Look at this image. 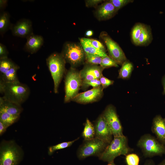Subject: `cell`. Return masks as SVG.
<instances>
[{"instance_id":"60d3db41","label":"cell","mask_w":165,"mask_h":165,"mask_svg":"<svg viewBox=\"0 0 165 165\" xmlns=\"http://www.w3.org/2000/svg\"><path fill=\"white\" fill-rule=\"evenodd\" d=\"M144 165H155V164L152 161H148L146 162Z\"/></svg>"},{"instance_id":"ba28073f","label":"cell","mask_w":165,"mask_h":165,"mask_svg":"<svg viewBox=\"0 0 165 165\" xmlns=\"http://www.w3.org/2000/svg\"><path fill=\"white\" fill-rule=\"evenodd\" d=\"M108 144L96 137L84 140L77 152V156L82 159L91 156H99Z\"/></svg>"},{"instance_id":"f35d334b","label":"cell","mask_w":165,"mask_h":165,"mask_svg":"<svg viewBox=\"0 0 165 165\" xmlns=\"http://www.w3.org/2000/svg\"><path fill=\"white\" fill-rule=\"evenodd\" d=\"M94 32L92 30H88L85 33V35L87 37H90L93 35Z\"/></svg>"},{"instance_id":"7c38bea8","label":"cell","mask_w":165,"mask_h":165,"mask_svg":"<svg viewBox=\"0 0 165 165\" xmlns=\"http://www.w3.org/2000/svg\"><path fill=\"white\" fill-rule=\"evenodd\" d=\"M103 90L101 86L98 87L93 88L84 92L78 94L72 101L82 104L97 101L102 96Z\"/></svg>"},{"instance_id":"6da1fadb","label":"cell","mask_w":165,"mask_h":165,"mask_svg":"<svg viewBox=\"0 0 165 165\" xmlns=\"http://www.w3.org/2000/svg\"><path fill=\"white\" fill-rule=\"evenodd\" d=\"M0 92L6 100L21 105L28 98L30 91L27 86L20 82L5 83L0 81Z\"/></svg>"},{"instance_id":"3957f363","label":"cell","mask_w":165,"mask_h":165,"mask_svg":"<svg viewBox=\"0 0 165 165\" xmlns=\"http://www.w3.org/2000/svg\"><path fill=\"white\" fill-rule=\"evenodd\" d=\"M130 151L127 139L123 135L114 137L98 157L100 159L109 163L114 161V159L119 156H126Z\"/></svg>"},{"instance_id":"f1b7e54d","label":"cell","mask_w":165,"mask_h":165,"mask_svg":"<svg viewBox=\"0 0 165 165\" xmlns=\"http://www.w3.org/2000/svg\"><path fill=\"white\" fill-rule=\"evenodd\" d=\"M102 57L97 55L86 54L85 61L86 64L100 65L101 62Z\"/></svg>"},{"instance_id":"4316f807","label":"cell","mask_w":165,"mask_h":165,"mask_svg":"<svg viewBox=\"0 0 165 165\" xmlns=\"http://www.w3.org/2000/svg\"><path fill=\"white\" fill-rule=\"evenodd\" d=\"M78 138L71 141L63 142L49 147L48 152V154L51 155L56 151L64 149L71 146Z\"/></svg>"},{"instance_id":"ee69618b","label":"cell","mask_w":165,"mask_h":165,"mask_svg":"<svg viewBox=\"0 0 165 165\" xmlns=\"http://www.w3.org/2000/svg\"><path fill=\"white\" fill-rule=\"evenodd\" d=\"M164 160L165 161V159Z\"/></svg>"},{"instance_id":"5b68a950","label":"cell","mask_w":165,"mask_h":165,"mask_svg":"<svg viewBox=\"0 0 165 165\" xmlns=\"http://www.w3.org/2000/svg\"><path fill=\"white\" fill-rule=\"evenodd\" d=\"M82 84L79 72L71 67L67 72L65 78V103L72 100L79 94Z\"/></svg>"},{"instance_id":"30bf717a","label":"cell","mask_w":165,"mask_h":165,"mask_svg":"<svg viewBox=\"0 0 165 165\" xmlns=\"http://www.w3.org/2000/svg\"><path fill=\"white\" fill-rule=\"evenodd\" d=\"M102 116L108 124L114 137L123 135L122 126L115 108L109 105L105 109Z\"/></svg>"},{"instance_id":"7a4b0ae2","label":"cell","mask_w":165,"mask_h":165,"mask_svg":"<svg viewBox=\"0 0 165 165\" xmlns=\"http://www.w3.org/2000/svg\"><path fill=\"white\" fill-rule=\"evenodd\" d=\"M24 152L13 140L2 141L0 147V165H17L22 160Z\"/></svg>"},{"instance_id":"4fadbf2b","label":"cell","mask_w":165,"mask_h":165,"mask_svg":"<svg viewBox=\"0 0 165 165\" xmlns=\"http://www.w3.org/2000/svg\"><path fill=\"white\" fill-rule=\"evenodd\" d=\"M104 69L100 65L86 64L79 72L82 82V86L91 80L99 79L103 75Z\"/></svg>"},{"instance_id":"ac0fdd59","label":"cell","mask_w":165,"mask_h":165,"mask_svg":"<svg viewBox=\"0 0 165 165\" xmlns=\"http://www.w3.org/2000/svg\"><path fill=\"white\" fill-rule=\"evenodd\" d=\"M27 38L25 48L30 53L36 52L40 48L43 43V38L41 36L32 34Z\"/></svg>"},{"instance_id":"83f0119b","label":"cell","mask_w":165,"mask_h":165,"mask_svg":"<svg viewBox=\"0 0 165 165\" xmlns=\"http://www.w3.org/2000/svg\"><path fill=\"white\" fill-rule=\"evenodd\" d=\"M10 24L8 14L6 12L2 13L0 16V31H5L8 28Z\"/></svg>"},{"instance_id":"ab89813d","label":"cell","mask_w":165,"mask_h":165,"mask_svg":"<svg viewBox=\"0 0 165 165\" xmlns=\"http://www.w3.org/2000/svg\"><path fill=\"white\" fill-rule=\"evenodd\" d=\"M162 82L163 86V94H165V75L163 77Z\"/></svg>"},{"instance_id":"e575fe53","label":"cell","mask_w":165,"mask_h":165,"mask_svg":"<svg viewBox=\"0 0 165 165\" xmlns=\"http://www.w3.org/2000/svg\"><path fill=\"white\" fill-rule=\"evenodd\" d=\"M92 45L96 48L106 52V49L103 44L100 41L95 39H90Z\"/></svg>"},{"instance_id":"74e56055","label":"cell","mask_w":165,"mask_h":165,"mask_svg":"<svg viewBox=\"0 0 165 165\" xmlns=\"http://www.w3.org/2000/svg\"><path fill=\"white\" fill-rule=\"evenodd\" d=\"M9 127L8 125L0 121V135H2L6 130L7 127Z\"/></svg>"},{"instance_id":"277c9868","label":"cell","mask_w":165,"mask_h":165,"mask_svg":"<svg viewBox=\"0 0 165 165\" xmlns=\"http://www.w3.org/2000/svg\"><path fill=\"white\" fill-rule=\"evenodd\" d=\"M46 62L53 80L54 92L56 94L65 72L66 61L61 54L54 53L47 57Z\"/></svg>"},{"instance_id":"f546056e","label":"cell","mask_w":165,"mask_h":165,"mask_svg":"<svg viewBox=\"0 0 165 165\" xmlns=\"http://www.w3.org/2000/svg\"><path fill=\"white\" fill-rule=\"evenodd\" d=\"M100 65L104 69L113 67H118L117 63L108 56L102 57L101 62Z\"/></svg>"},{"instance_id":"9c48e42d","label":"cell","mask_w":165,"mask_h":165,"mask_svg":"<svg viewBox=\"0 0 165 165\" xmlns=\"http://www.w3.org/2000/svg\"><path fill=\"white\" fill-rule=\"evenodd\" d=\"M100 37L107 47L109 57L118 64L122 65L127 59L122 49L105 32H101Z\"/></svg>"},{"instance_id":"44dd1931","label":"cell","mask_w":165,"mask_h":165,"mask_svg":"<svg viewBox=\"0 0 165 165\" xmlns=\"http://www.w3.org/2000/svg\"><path fill=\"white\" fill-rule=\"evenodd\" d=\"M19 66L15 64L8 71L0 76V81L5 83H16L20 82L17 76Z\"/></svg>"},{"instance_id":"8fae6325","label":"cell","mask_w":165,"mask_h":165,"mask_svg":"<svg viewBox=\"0 0 165 165\" xmlns=\"http://www.w3.org/2000/svg\"><path fill=\"white\" fill-rule=\"evenodd\" d=\"M95 137L109 144L112 140V132L102 115L100 116L94 125Z\"/></svg>"},{"instance_id":"e0dca14e","label":"cell","mask_w":165,"mask_h":165,"mask_svg":"<svg viewBox=\"0 0 165 165\" xmlns=\"http://www.w3.org/2000/svg\"><path fill=\"white\" fill-rule=\"evenodd\" d=\"M23 110L21 105L16 104L0 97V111L15 116H20Z\"/></svg>"},{"instance_id":"d6a6232c","label":"cell","mask_w":165,"mask_h":165,"mask_svg":"<svg viewBox=\"0 0 165 165\" xmlns=\"http://www.w3.org/2000/svg\"><path fill=\"white\" fill-rule=\"evenodd\" d=\"M99 80L101 86L103 89L112 84L114 82L113 81L109 79L103 75L101 77Z\"/></svg>"},{"instance_id":"d590c367","label":"cell","mask_w":165,"mask_h":165,"mask_svg":"<svg viewBox=\"0 0 165 165\" xmlns=\"http://www.w3.org/2000/svg\"><path fill=\"white\" fill-rule=\"evenodd\" d=\"M8 52L6 47L0 43V58L7 57Z\"/></svg>"},{"instance_id":"f6af8a7d","label":"cell","mask_w":165,"mask_h":165,"mask_svg":"<svg viewBox=\"0 0 165 165\" xmlns=\"http://www.w3.org/2000/svg\"></svg>"},{"instance_id":"4dcf8cb0","label":"cell","mask_w":165,"mask_h":165,"mask_svg":"<svg viewBox=\"0 0 165 165\" xmlns=\"http://www.w3.org/2000/svg\"><path fill=\"white\" fill-rule=\"evenodd\" d=\"M139 161V158L136 154L131 153L126 156L125 161L127 165H138Z\"/></svg>"},{"instance_id":"cb8c5ba5","label":"cell","mask_w":165,"mask_h":165,"mask_svg":"<svg viewBox=\"0 0 165 165\" xmlns=\"http://www.w3.org/2000/svg\"><path fill=\"white\" fill-rule=\"evenodd\" d=\"M20 116L10 114L7 112L0 111V121L9 126L16 122Z\"/></svg>"},{"instance_id":"b9f144b4","label":"cell","mask_w":165,"mask_h":165,"mask_svg":"<svg viewBox=\"0 0 165 165\" xmlns=\"http://www.w3.org/2000/svg\"><path fill=\"white\" fill-rule=\"evenodd\" d=\"M107 165H116L114 163V161L108 163Z\"/></svg>"},{"instance_id":"2e32d148","label":"cell","mask_w":165,"mask_h":165,"mask_svg":"<svg viewBox=\"0 0 165 165\" xmlns=\"http://www.w3.org/2000/svg\"><path fill=\"white\" fill-rule=\"evenodd\" d=\"M12 32L16 36L27 37L32 34L31 21L27 19L19 21L13 28Z\"/></svg>"},{"instance_id":"d6986e66","label":"cell","mask_w":165,"mask_h":165,"mask_svg":"<svg viewBox=\"0 0 165 165\" xmlns=\"http://www.w3.org/2000/svg\"><path fill=\"white\" fill-rule=\"evenodd\" d=\"M79 40L80 44L86 54L97 55L102 57L108 56L106 52L94 47L91 44L89 38H80Z\"/></svg>"},{"instance_id":"7402d4cb","label":"cell","mask_w":165,"mask_h":165,"mask_svg":"<svg viewBox=\"0 0 165 165\" xmlns=\"http://www.w3.org/2000/svg\"><path fill=\"white\" fill-rule=\"evenodd\" d=\"M133 69L132 63L127 60L122 65L119 72L118 78L123 79L128 78L131 75Z\"/></svg>"},{"instance_id":"603a6c76","label":"cell","mask_w":165,"mask_h":165,"mask_svg":"<svg viewBox=\"0 0 165 165\" xmlns=\"http://www.w3.org/2000/svg\"><path fill=\"white\" fill-rule=\"evenodd\" d=\"M95 134L94 126L87 119L82 134L83 138L84 140H90L95 137Z\"/></svg>"},{"instance_id":"52a82bcc","label":"cell","mask_w":165,"mask_h":165,"mask_svg":"<svg viewBox=\"0 0 165 165\" xmlns=\"http://www.w3.org/2000/svg\"><path fill=\"white\" fill-rule=\"evenodd\" d=\"M146 157H152L165 154V146L150 134L142 136L137 143Z\"/></svg>"},{"instance_id":"484cf974","label":"cell","mask_w":165,"mask_h":165,"mask_svg":"<svg viewBox=\"0 0 165 165\" xmlns=\"http://www.w3.org/2000/svg\"><path fill=\"white\" fill-rule=\"evenodd\" d=\"M15 64L8 57L0 59V75L1 76L8 71Z\"/></svg>"},{"instance_id":"ffe728a7","label":"cell","mask_w":165,"mask_h":165,"mask_svg":"<svg viewBox=\"0 0 165 165\" xmlns=\"http://www.w3.org/2000/svg\"><path fill=\"white\" fill-rule=\"evenodd\" d=\"M151 29L150 26L144 25L142 31L138 39L137 46L148 45L152 40Z\"/></svg>"},{"instance_id":"9a60e30c","label":"cell","mask_w":165,"mask_h":165,"mask_svg":"<svg viewBox=\"0 0 165 165\" xmlns=\"http://www.w3.org/2000/svg\"><path fill=\"white\" fill-rule=\"evenodd\" d=\"M152 130L159 141L165 145V118L160 115L155 116L153 119Z\"/></svg>"},{"instance_id":"8992f818","label":"cell","mask_w":165,"mask_h":165,"mask_svg":"<svg viewBox=\"0 0 165 165\" xmlns=\"http://www.w3.org/2000/svg\"><path fill=\"white\" fill-rule=\"evenodd\" d=\"M61 54L66 62L69 63L72 67L75 68L85 61L86 53L80 44L66 43Z\"/></svg>"},{"instance_id":"7bdbcfd3","label":"cell","mask_w":165,"mask_h":165,"mask_svg":"<svg viewBox=\"0 0 165 165\" xmlns=\"http://www.w3.org/2000/svg\"><path fill=\"white\" fill-rule=\"evenodd\" d=\"M158 165H165V161L164 160L162 161L161 163L158 164Z\"/></svg>"},{"instance_id":"d4e9b609","label":"cell","mask_w":165,"mask_h":165,"mask_svg":"<svg viewBox=\"0 0 165 165\" xmlns=\"http://www.w3.org/2000/svg\"><path fill=\"white\" fill-rule=\"evenodd\" d=\"M144 24L137 23L134 26L131 30V35L132 42L137 46L138 39L142 31Z\"/></svg>"},{"instance_id":"1f68e13d","label":"cell","mask_w":165,"mask_h":165,"mask_svg":"<svg viewBox=\"0 0 165 165\" xmlns=\"http://www.w3.org/2000/svg\"><path fill=\"white\" fill-rule=\"evenodd\" d=\"M109 1L118 11L128 4L131 3L134 1L132 0H110Z\"/></svg>"},{"instance_id":"8d00e7d4","label":"cell","mask_w":165,"mask_h":165,"mask_svg":"<svg viewBox=\"0 0 165 165\" xmlns=\"http://www.w3.org/2000/svg\"><path fill=\"white\" fill-rule=\"evenodd\" d=\"M103 1L101 0H87L85 1V3L87 7H94Z\"/></svg>"},{"instance_id":"836d02e7","label":"cell","mask_w":165,"mask_h":165,"mask_svg":"<svg viewBox=\"0 0 165 165\" xmlns=\"http://www.w3.org/2000/svg\"><path fill=\"white\" fill-rule=\"evenodd\" d=\"M101 86L99 79H95L89 81L83 85L82 87L86 88L91 86L93 88L99 87Z\"/></svg>"},{"instance_id":"5bb4252c","label":"cell","mask_w":165,"mask_h":165,"mask_svg":"<svg viewBox=\"0 0 165 165\" xmlns=\"http://www.w3.org/2000/svg\"><path fill=\"white\" fill-rule=\"evenodd\" d=\"M118 11L109 0L101 4L96 10L95 14L100 20H106L114 16Z\"/></svg>"}]
</instances>
